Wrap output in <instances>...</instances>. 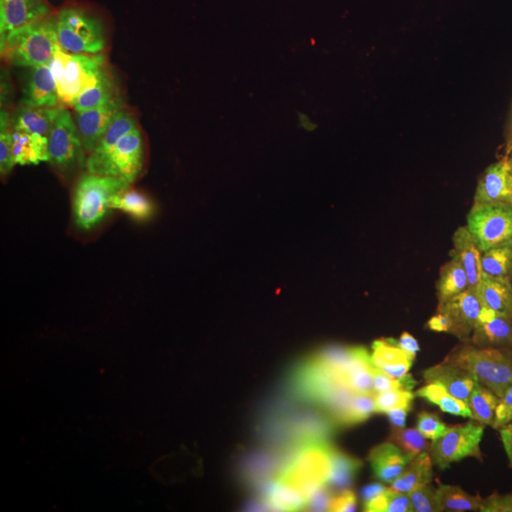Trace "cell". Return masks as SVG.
Returning a JSON list of instances; mask_svg holds the SVG:
<instances>
[{"mask_svg":"<svg viewBox=\"0 0 512 512\" xmlns=\"http://www.w3.org/2000/svg\"><path fill=\"white\" fill-rule=\"evenodd\" d=\"M116 90L114 27L103 25L21 63L2 82V110L18 128L69 135L99 128Z\"/></svg>","mask_w":512,"mask_h":512,"instance_id":"cell-1","label":"cell"},{"mask_svg":"<svg viewBox=\"0 0 512 512\" xmlns=\"http://www.w3.org/2000/svg\"><path fill=\"white\" fill-rule=\"evenodd\" d=\"M211 122V110L203 107H145L116 90L97 129L112 162L120 207L147 215L156 192L192 165Z\"/></svg>","mask_w":512,"mask_h":512,"instance_id":"cell-2","label":"cell"},{"mask_svg":"<svg viewBox=\"0 0 512 512\" xmlns=\"http://www.w3.org/2000/svg\"><path fill=\"white\" fill-rule=\"evenodd\" d=\"M260 366L236 355L165 349L147 385L148 442L156 456L177 461L196 450L220 421L224 397L255 380Z\"/></svg>","mask_w":512,"mask_h":512,"instance_id":"cell-3","label":"cell"},{"mask_svg":"<svg viewBox=\"0 0 512 512\" xmlns=\"http://www.w3.org/2000/svg\"><path fill=\"white\" fill-rule=\"evenodd\" d=\"M116 86L145 107H202L213 90L202 38L156 14H131L114 25Z\"/></svg>","mask_w":512,"mask_h":512,"instance_id":"cell-4","label":"cell"},{"mask_svg":"<svg viewBox=\"0 0 512 512\" xmlns=\"http://www.w3.org/2000/svg\"><path fill=\"white\" fill-rule=\"evenodd\" d=\"M289 321L287 279L279 256H270L219 304L200 313H177L171 336L184 348L219 351L253 365H268L281 348Z\"/></svg>","mask_w":512,"mask_h":512,"instance_id":"cell-5","label":"cell"},{"mask_svg":"<svg viewBox=\"0 0 512 512\" xmlns=\"http://www.w3.org/2000/svg\"><path fill=\"white\" fill-rule=\"evenodd\" d=\"M95 279L97 323L118 346L147 348L173 327L156 256L137 220L124 217Z\"/></svg>","mask_w":512,"mask_h":512,"instance_id":"cell-6","label":"cell"},{"mask_svg":"<svg viewBox=\"0 0 512 512\" xmlns=\"http://www.w3.org/2000/svg\"><path fill=\"white\" fill-rule=\"evenodd\" d=\"M243 217L245 207L232 192L196 215L152 224L150 245L171 306L181 310L196 293L203 275Z\"/></svg>","mask_w":512,"mask_h":512,"instance_id":"cell-7","label":"cell"},{"mask_svg":"<svg viewBox=\"0 0 512 512\" xmlns=\"http://www.w3.org/2000/svg\"><path fill=\"white\" fill-rule=\"evenodd\" d=\"M107 25L92 0H0V73Z\"/></svg>","mask_w":512,"mask_h":512,"instance_id":"cell-8","label":"cell"},{"mask_svg":"<svg viewBox=\"0 0 512 512\" xmlns=\"http://www.w3.org/2000/svg\"><path fill=\"white\" fill-rule=\"evenodd\" d=\"M118 207L114 169L99 129L61 135L42 209L59 215H110Z\"/></svg>","mask_w":512,"mask_h":512,"instance_id":"cell-9","label":"cell"},{"mask_svg":"<svg viewBox=\"0 0 512 512\" xmlns=\"http://www.w3.org/2000/svg\"><path fill=\"white\" fill-rule=\"evenodd\" d=\"M23 298L31 330H73L97 323L95 274L23 258Z\"/></svg>","mask_w":512,"mask_h":512,"instance_id":"cell-10","label":"cell"},{"mask_svg":"<svg viewBox=\"0 0 512 512\" xmlns=\"http://www.w3.org/2000/svg\"><path fill=\"white\" fill-rule=\"evenodd\" d=\"M124 215H59L46 211L31 226L21 253L25 260L97 274Z\"/></svg>","mask_w":512,"mask_h":512,"instance_id":"cell-11","label":"cell"},{"mask_svg":"<svg viewBox=\"0 0 512 512\" xmlns=\"http://www.w3.org/2000/svg\"><path fill=\"white\" fill-rule=\"evenodd\" d=\"M230 194V171L209 131L196 150L192 165L156 192L148 207L147 219L150 224L183 219L200 213Z\"/></svg>","mask_w":512,"mask_h":512,"instance_id":"cell-12","label":"cell"},{"mask_svg":"<svg viewBox=\"0 0 512 512\" xmlns=\"http://www.w3.org/2000/svg\"><path fill=\"white\" fill-rule=\"evenodd\" d=\"M220 420L243 421L270 439L291 440L304 433L310 416L291 389L256 376L224 397Z\"/></svg>","mask_w":512,"mask_h":512,"instance_id":"cell-13","label":"cell"},{"mask_svg":"<svg viewBox=\"0 0 512 512\" xmlns=\"http://www.w3.org/2000/svg\"><path fill=\"white\" fill-rule=\"evenodd\" d=\"M274 241L266 228L247 215L239 220L226 239L219 256L203 275L196 293L181 308V313H200L213 308L230 293L241 277L253 272L264 260L274 256Z\"/></svg>","mask_w":512,"mask_h":512,"instance_id":"cell-14","label":"cell"},{"mask_svg":"<svg viewBox=\"0 0 512 512\" xmlns=\"http://www.w3.org/2000/svg\"><path fill=\"white\" fill-rule=\"evenodd\" d=\"M23 298V253L14 224H2V262H0V342L14 349L29 334Z\"/></svg>","mask_w":512,"mask_h":512,"instance_id":"cell-15","label":"cell"}]
</instances>
